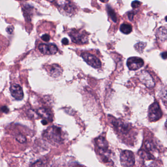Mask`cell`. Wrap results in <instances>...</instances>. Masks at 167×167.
I'll return each instance as SVG.
<instances>
[{"label": "cell", "mask_w": 167, "mask_h": 167, "mask_svg": "<svg viewBox=\"0 0 167 167\" xmlns=\"http://www.w3.org/2000/svg\"><path fill=\"white\" fill-rule=\"evenodd\" d=\"M141 4V2L138 1H133L132 3H131V6L133 9H137L140 6Z\"/></svg>", "instance_id": "obj_18"}, {"label": "cell", "mask_w": 167, "mask_h": 167, "mask_svg": "<svg viewBox=\"0 0 167 167\" xmlns=\"http://www.w3.org/2000/svg\"><path fill=\"white\" fill-rule=\"evenodd\" d=\"M162 58L163 59H166L167 58V52H163L161 53Z\"/></svg>", "instance_id": "obj_24"}, {"label": "cell", "mask_w": 167, "mask_h": 167, "mask_svg": "<svg viewBox=\"0 0 167 167\" xmlns=\"http://www.w3.org/2000/svg\"><path fill=\"white\" fill-rule=\"evenodd\" d=\"M96 145L99 148V154L104 155L107 153L108 149V143L104 137H99L96 140Z\"/></svg>", "instance_id": "obj_10"}, {"label": "cell", "mask_w": 167, "mask_h": 167, "mask_svg": "<svg viewBox=\"0 0 167 167\" xmlns=\"http://www.w3.org/2000/svg\"><path fill=\"white\" fill-rule=\"evenodd\" d=\"M134 14L133 12H130L128 14V18L130 19V20L132 21L133 18L134 17Z\"/></svg>", "instance_id": "obj_22"}, {"label": "cell", "mask_w": 167, "mask_h": 167, "mask_svg": "<svg viewBox=\"0 0 167 167\" xmlns=\"http://www.w3.org/2000/svg\"><path fill=\"white\" fill-rule=\"evenodd\" d=\"M163 99L165 100V101L167 102V92L165 93V95L164 96H163Z\"/></svg>", "instance_id": "obj_25"}, {"label": "cell", "mask_w": 167, "mask_h": 167, "mask_svg": "<svg viewBox=\"0 0 167 167\" xmlns=\"http://www.w3.org/2000/svg\"><path fill=\"white\" fill-rule=\"evenodd\" d=\"M81 57L88 65L93 68L98 69L101 67V61L94 55L87 53H84L81 54Z\"/></svg>", "instance_id": "obj_4"}, {"label": "cell", "mask_w": 167, "mask_h": 167, "mask_svg": "<svg viewBox=\"0 0 167 167\" xmlns=\"http://www.w3.org/2000/svg\"><path fill=\"white\" fill-rule=\"evenodd\" d=\"M165 19H166V21L167 22V16H166V18H165Z\"/></svg>", "instance_id": "obj_30"}, {"label": "cell", "mask_w": 167, "mask_h": 167, "mask_svg": "<svg viewBox=\"0 0 167 167\" xmlns=\"http://www.w3.org/2000/svg\"><path fill=\"white\" fill-rule=\"evenodd\" d=\"M119 30L122 33L125 34V35H128L132 32V26L130 24H122L120 26Z\"/></svg>", "instance_id": "obj_14"}, {"label": "cell", "mask_w": 167, "mask_h": 167, "mask_svg": "<svg viewBox=\"0 0 167 167\" xmlns=\"http://www.w3.org/2000/svg\"><path fill=\"white\" fill-rule=\"evenodd\" d=\"M165 129H166V131H167V121H166L165 124Z\"/></svg>", "instance_id": "obj_28"}, {"label": "cell", "mask_w": 167, "mask_h": 167, "mask_svg": "<svg viewBox=\"0 0 167 167\" xmlns=\"http://www.w3.org/2000/svg\"><path fill=\"white\" fill-rule=\"evenodd\" d=\"M16 139L18 142H19V143H21V144H23V143H25L26 141H27L26 137H24V136L22 134L18 135L16 136Z\"/></svg>", "instance_id": "obj_17"}, {"label": "cell", "mask_w": 167, "mask_h": 167, "mask_svg": "<svg viewBox=\"0 0 167 167\" xmlns=\"http://www.w3.org/2000/svg\"><path fill=\"white\" fill-rule=\"evenodd\" d=\"M48 1H50V2H53L55 0H47Z\"/></svg>", "instance_id": "obj_29"}, {"label": "cell", "mask_w": 167, "mask_h": 167, "mask_svg": "<svg viewBox=\"0 0 167 167\" xmlns=\"http://www.w3.org/2000/svg\"><path fill=\"white\" fill-rule=\"evenodd\" d=\"M107 9L108 14L109 15L110 17H111V19L112 20L113 22L116 23V22H117V18L114 10L109 6H107Z\"/></svg>", "instance_id": "obj_15"}, {"label": "cell", "mask_w": 167, "mask_h": 167, "mask_svg": "<svg viewBox=\"0 0 167 167\" xmlns=\"http://www.w3.org/2000/svg\"><path fill=\"white\" fill-rule=\"evenodd\" d=\"M41 39L44 41L48 42L50 39V36H49V35H47V34H45V35H43L41 36Z\"/></svg>", "instance_id": "obj_19"}, {"label": "cell", "mask_w": 167, "mask_h": 167, "mask_svg": "<svg viewBox=\"0 0 167 167\" xmlns=\"http://www.w3.org/2000/svg\"><path fill=\"white\" fill-rule=\"evenodd\" d=\"M43 135L48 141L53 144H60L63 140L62 130L59 127L55 126L48 127L44 131Z\"/></svg>", "instance_id": "obj_1"}, {"label": "cell", "mask_w": 167, "mask_h": 167, "mask_svg": "<svg viewBox=\"0 0 167 167\" xmlns=\"http://www.w3.org/2000/svg\"><path fill=\"white\" fill-rule=\"evenodd\" d=\"M41 122H42L43 125H46L48 123V121H47V120H45V119H43Z\"/></svg>", "instance_id": "obj_26"}, {"label": "cell", "mask_w": 167, "mask_h": 167, "mask_svg": "<svg viewBox=\"0 0 167 167\" xmlns=\"http://www.w3.org/2000/svg\"><path fill=\"white\" fill-rule=\"evenodd\" d=\"M147 46V44L145 43L144 42H139L138 43L136 44L134 46V48L139 53H141L144 50V49L145 48V47Z\"/></svg>", "instance_id": "obj_16"}, {"label": "cell", "mask_w": 167, "mask_h": 167, "mask_svg": "<svg viewBox=\"0 0 167 167\" xmlns=\"http://www.w3.org/2000/svg\"><path fill=\"white\" fill-rule=\"evenodd\" d=\"M13 30H14V27L12 26H9L6 29V31L9 35L13 33Z\"/></svg>", "instance_id": "obj_20"}, {"label": "cell", "mask_w": 167, "mask_h": 167, "mask_svg": "<svg viewBox=\"0 0 167 167\" xmlns=\"http://www.w3.org/2000/svg\"><path fill=\"white\" fill-rule=\"evenodd\" d=\"M135 156L132 151L124 150L120 156L121 164L124 167H131L135 164Z\"/></svg>", "instance_id": "obj_3"}, {"label": "cell", "mask_w": 167, "mask_h": 167, "mask_svg": "<svg viewBox=\"0 0 167 167\" xmlns=\"http://www.w3.org/2000/svg\"><path fill=\"white\" fill-rule=\"evenodd\" d=\"M70 36L73 42L75 43L84 44L88 42V36L84 32H79L74 30L70 32Z\"/></svg>", "instance_id": "obj_5"}, {"label": "cell", "mask_w": 167, "mask_h": 167, "mask_svg": "<svg viewBox=\"0 0 167 167\" xmlns=\"http://www.w3.org/2000/svg\"><path fill=\"white\" fill-rule=\"evenodd\" d=\"M56 3L59 8L67 14H71L75 12V6L69 0H56Z\"/></svg>", "instance_id": "obj_7"}, {"label": "cell", "mask_w": 167, "mask_h": 167, "mask_svg": "<svg viewBox=\"0 0 167 167\" xmlns=\"http://www.w3.org/2000/svg\"><path fill=\"white\" fill-rule=\"evenodd\" d=\"M148 112V118L150 122L158 121L162 116L161 109L157 102H154L150 105Z\"/></svg>", "instance_id": "obj_2"}, {"label": "cell", "mask_w": 167, "mask_h": 167, "mask_svg": "<svg viewBox=\"0 0 167 167\" xmlns=\"http://www.w3.org/2000/svg\"><path fill=\"white\" fill-rule=\"evenodd\" d=\"M62 43L64 45H68L69 44V40L68 39H67L66 38H64L63 39H62Z\"/></svg>", "instance_id": "obj_23"}, {"label": "cell", "mask_w": 167, "mask_h": 167, "mask_svg": "<svg viewBox=\"0 0 167 167\" xmlns=\"http://www.w3.org/2000/svg\"><path fill=\"white\" fill-rule=\"evenodd\" d=\"M144 64V60L141 58L138 57H131L127 60V66L129 69L135 71L143 67Z\"/></svg>", "instance_id": "obj_6"}, {"label": "cell", "mask_w": 167, "mask_h": 167, "mask_svg": "<svg viewBox=\"0 0 167 167\" xmlns=\"http://www.w3.org/2000/svg\"><path fill=\"white\" fill-rule=\"evenodd\" d=\"M38 115L41 118L47 121L52 122L53 114L50 110L48 108H40L37 111Z\"/></svg>", "instance_id": "obj_11"}, {"label": "cell", "mask_w": 167, "mask_h": 167, "mask_svg": "<svg viewBox=\"0 0 167 167\" xmlns=\"http://www.w3.org/2000/svg\"><path fill=\"white\" fill-rule=\"evenodd\" d=\"M99 1L102 3H107L108 1V0H99Z\"/></svg>", "instance_id": "obj_27"}, {"label": "cell", "mask_w": 167, "mask_h": 167, "mask_svg": "<svg viewBox=\"0 0 167 167\" xmlns=\"http://www.w3.org/2000/svg\"><path fill=\"white\" fill-rule=\"evenodd\" d=\"M1 110L3 112L5 113H7L9 111V108H7V107H6V106L1 107Z\"/></svg>", "instance_id": "obj_21"}, {"label": "cell", "mask_w": 167, "mask_h": 167, "mask_svg": "<svg viewBox=\"0 0 167 167\" xmlns=\"http://www.w3.org/2000/svg\"><path fill=\"white\" fill-rule=\"evenodd\" d=\"M38 48L40 52L44 55H55L58 51V47L53 44H41L39 45Z\"/></svg>", "instance_id": "obj_8"}, {"label": "cell", "mask_w": 167, "mask_h": 167, "mask_svg": "<svg viewBox=\"0 0 167 167\" xmlns=\"http://www.w3.org/2000/svg\"><path fill=\"white\" fill-rule=\"evenodd\" d=\"M62 69L58 64H53L51 65L50 69V76L53 78H56L60 76L62 74Z\"/></svg>", "instance_id": "obj_13"}, {"label": "cell", "mask_w": 167, "mask_h": 167, "mask_svg": "<svg viewBox=\"0 0 167 167\" xmlns=\"http://www.w3.org/2000/svg\"><path fill=\"white\" fill-rule=\"evenodd\" d=\"M9 90L12 96L15 99L18 101L23 99L24 96L23 91L20 85L17 84H14L10 86Z\"/></svg>", "instance_id": "obj_9"}, {"label": "cell", "mask_w": 167, "mask_h": 167, "mask_svg": "<svg viewBox=\"0 0 167 167\" xmlns=\"http://www.w3.org/2000/svg\"><path fill=\"white\" fill-rule=\"evenodd\" d=\"M156 36L157 39L161 42L167 40V26L159 27L156 32Z\"/></svg>", "instance_id": "obj_12"}]
</instances>
